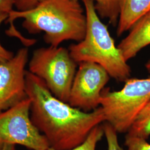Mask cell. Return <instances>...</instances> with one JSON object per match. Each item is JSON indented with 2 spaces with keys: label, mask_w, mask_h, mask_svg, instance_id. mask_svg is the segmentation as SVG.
<instances>
[{
  "label": "cell",
  "mask_w": 150,
  "mask_h": 150,
  "mask_svg": "<svg viewBox=\"0 0 150 150\" xmlns=\"http://www.w3.org/2000/svg\"><path fill=\"white\" fill-rule=\"evenodd\" d=\"M26 89L31 100V120L54 150H69L81 145L93 129L105 121L101 107L86 112L72 107L54 96L43 81L28 70Z\"/></svg>",
  "instance_id": "1"
},
{
  "label": "cell",
  "mask_w": 150,
  "mask_h": 150,
  "mask_svg": "<svg viewBox=\"0 0 150 150\" xmlns=\"http://www.w3.org/2000/svg\"><path fill=\"white\" fill-rule=\"evenodd\" d=\"M20 18L28 33L45 32L44 41L51 46L69 40L79 42L85 36L86 13L78 1L46 0L31 10L11 11L8 19Z\"/></svg>",
  "instance_id": "2"
},
{
  "label": "cell",
  "mask_w": 150,
  "mask_h": 150,
  "mask_svg": "<svg viewBox=\"0 0 150 150\" xmlns=\"http://www.w3.org/2000/svg\"><path fill=\"white\" fill-rule=\"evenodd\" d=\"M82 1L87 20L86 34L83 40L69 47L71 57L77 64L91 62L99 64L106 70L110 77L125 82L130 78V66L97 14L94 2Z\"/></svg>",
  "instance_id": "3"
},
{
  "label": "cell",
  "mask_w": 150,
  "mask_h": 150,
  "mask_svg": "<svg viewBox=\"0 0 150 150\" xmlns=\"http://www.w3.org/2000/svg\"><path fill=\"white\" fill-rule=\"evenodd\" d=\"M150 100V77L129 78L120 91L104 88L100 98L105 121L117 133H127Z\"/></svg>",
  "instance_id": "4"
},
{
  "label": "cell",
  "mask_w": 150,
  "mask_h": 150,
  "mask_svg": "<svg viewBox=\"0 0 150 150\" xmlns=\"http://www.w3.org/2000/svg\"><path fill=\"white\" fill-rule=\"evenodd\" d=\"M77 66L69 49L50 46L33 51L28 71L43 81L54 96L68 103Z\"/></svg>",
  "instance_id": "5"
},
{
  "label": "cell",
  "mask_w": 150,
  "mask_h": 150,
  "mask_svg": "<svg viewBox=\"0 0 150 150\" xmlns=\"http://www.w3.org/2000/svg\"><path fill=\"white\" fill-rule=\"evenodd\" d=\"M31 100L26 98L0 111V145H19L30 150H45L48 141L30 118Z\"/></svg>",
  "instance_id": "6"
},
{
  "label": "cell",
  "mask_w": 150,
  "mask_h": 150,
  "mask_svg": "<svg viewBox=\"0 0 150 150\" xmlns=\"http://www.w3.org/2000/svg\"><path fill=\"white\" fill-rule=\"evenodd\" d=\"M79 64L70 92L68 103L86 112L100 107V98L110 76L103 67L91 62Z\"/></svg>",
  "instance_id": "7"
},
{
  "label": "cell",
  "mask_w": 150,
  "mask_h": 150,
  "mask_svg": "<svg viewBox=\"0 0 150 150\" xmlns=\"http://www.w3.org/2000/svg\"><path fill=\"white\" fill-rule=\"evenodd\" d=\"M28 59V50L24 47L11 59L0 63V111L27 98L25 67Z\"/></svg>",
  "instance_id": "8"
},
{
  "label": "cell",
  "mask_w": 150,
  "mask_h": 150,
  "mask_svg": "<svg viewBox=\"0 0 150 150\" xmlns=\"http://www.w3.org/2000/svg\"><path fill=\"white\" fill-rule=\"evenodd\" d=\"M150 45V11L136 22L117 46L127 62Z\"/></svg>",
  "instance_id": "9"
},
{
  "label": "cell",
  "mask_w": 150,
  "mask_h": 150,
  "mask_svg": "<svg viewBox=\"0 0 150 150\" xmlns=\"http://www.w3.org/2000/svg\"><path fill=\"white\" fill-rule=\"evenodd\" d=\"M150 11V0H123L117 25V35L120 36L129 30Z\"/></svg>",
  "instance_id": "10"
},
{
  "label": "cell",
  "mask_w": 150,
  "mask_h": 150,
  "mask_svg": "<svg viewBox=\"0 0 150 150\" xmlns=\"http://www.w3.org/2000/svg\"><path fill=\"white\" fill-rule=\"evenodd\" d=\"M92 1L95 2V7L100 17L107 19L113 26L117 25L123 0Z\"/></svg>",
  "instance_id": "11"
},
{
  "label": "cell",
  "mask_w": 150,
  "mask_h": 150,
  "mask_svg": "<svg viewBox=\"0 0 150 150\" xmlns=\"http://www.w3.org/2000/svg\"><path fill=\"white\" fill-rule=\"evenodd\" d=\"M127 135L144 139L150 136V100L135 120Z\"/></svg>",
  "instance_id": "12"
},
{
  "label": "cell",
  "mask_w": 150,
  "mask_h": 150,
  "mask_svg": "<svg viewBox=\"0 0 150 150\" xmlns=\"http://www.w3.org/2000/svg\"><path fill=\"white\" fill-rule=\"evenodd\" d=\"M104 134L103 125H98L93 129L86 140L81 145L69 150H96L97 144L102 139ZM45 150H55L49 147Z\"/></svg>",
  "instance_id": "13"
},
{
  "label": "cell",
  "mask_w": 150,
  "mask_h": 150,
  "mask_svg": "<svg viewBox=\"0 0 150 150\" xmlns=\"http://www.w3.org/2000/svg\"><path fill=\"white\" fill-rule=\"evenodd\" d=\"M104 134L107 141L108 150H124L118 143L117 132L112 126L107 122L102 125Z\"/></svg>",
  "instance_id": "14"
},
{
  "label": "cell",
  "mask_w": 150,
  "mask_h": 150,
  "mask_svg": "<svg viewBox=\"0 0 150 150\" xmlns=\"http://www.w3.org/2000/svg\"><path fill=\"white\" fill-rule=\"evenodd\" d=\"M125 145L127 150H150V144L146 139L126 134Z\"/></svg>",
  "instance_id": "15"
},
{
  "label": "cell",
  "mask_w": 150,
  "mask_h": 150,
  "mask_svg": "<svg viewBox=\"0 0 150 150\" xmlns=\"http://www.w3.org/2000/svg\"><path fill=\"white\" fill-rule=\"evenodd\" d=\"M46 0H14L17 11H26L35 8Z\"/></svg>",
  "instance_id": "16"
},
{
  "label": "cell",
  "mask_w": 150,
  "mask_h": 150,
  "mask_svg": "<svg viewBox=\"0 0 150 150\" xmlns=\"http://www.w3.org/2000/svg\"><path fill=\"white\" fill-rule=\"evenodd\" d=\"M8 15H1L0 16V26L2 23L7 19ZM15 54L5 48L0 42V63L4 62L12 59Z\"/></svg>",
  "instance_id": "17"
},
{
  "label": "cell",
  "mask_w": 150,
  "mask_h": 150,
  "mask_svg": "<svg viewBox=\"0 0 150 150\" xmlns=\"http://www.w3.org/2000/svg\"><path fill=\"white\" fill-rule=\"evenodd\" d=\"M14 0H0V16L8 15L13 11Z\"/></svg>",
  "instance_id": "18"
},
{
  "label": "cell",
  "mask_w": 150,
  "mask_h": 150,
  "mask_svg": "<svg viewBox=\"0 0 150 150\" xmlns=\"http://www.w3.org/2000/svg\"><path fill=\"white\" fill-rule=\"evenodd\" d=\"M0 150H16V145L8 144L0 145Z\"/></svg>",
  "instance_id": "19"
},
{
  "label": "cell",
  "mask_w": 150,
  "mask_h": 150,
  "mask_svg": "<svg viewBox=\"0 0 150 150\" xmlns=\"http://www.w3.org/2000/svg\"><path fill=\"white\" fill-rule=\"evenodd\" d=\"M145 67L147 71L150 74V59L149 60L147 63L145 64Z\"/></svg>",
  "instance_id": "20"
}]
</instances>
